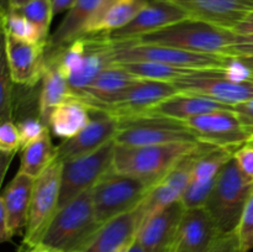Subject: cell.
I'll list each match as a JSON object with an SVG mask.
<instances>
[{
	"label": "cell",
	"mask_w": 253,
	"mask_h": 252,
	"mask_svg": "<svg viewBox=\"0 0 253 252\" xmlns=\"http://www.w3.org/2000/svg\"><path fill=\"white\" fill-rule=\"evenodd\" d=\"M46 53L56 59L76 98L101 72L115 64L114 43L108 34L84 35L61 49H46Z\"/></svg>",
	"instance_id": "1"
},
{
	"label": "cell",
	"mask_w": 253,
	"mask_h": 252,
	"mask_svg": "<svg viewBox=\"0 0 253 252\" xmlns=\"http://www.w3.org/2000/svg\"><path fill=\"white\" fill-rule=\"evenodd\" d=\"M198 142H174L153 146L116 145L113 168L116 172L137 178L153 188L180 160L199 147Z\"/></svg>",
	"instance_id": "2"
},
{
	"label": "cell",
	"mask_w": 253,
	"mask_h": 252,
	"mask_svg": "<svg viewBox=\"0 0 253 252\" xmlns=\"http://www.w3.org/2000/svg\"><path fill=\"white\" fill-rule=\"evenodd\" d=\"M236 39L237 34L234 30L216 26L194 17H187L133 41L145 44L170 46L199 53L230 56Z\"/></svg>",
	"instance_id": "3"
},
{
	"label": "cell",
	"mask_w": 253,
	"mask_h": 252,
	"mask_svg": "<svg viewBox=\"0 0 253 252\" xmlns=\"http://www.w3.org/2000/svg\"><path fill=\"white\" fill-rule=\"evenodd\" d=\"M100 227L90 189L56 212L41 242L63 252H81Z\"/></svg>",
	"instance_id": "4"
},
{
	"label": "cell",
	"mask_w": 253,
	"mask_h": 252,
	"mask_svg": "<svg viewBox=\"0 0 253 252\" xmlns=\"http://www.w3.org/2000/svg\"><path fill=\"white\" fill-rule=\"evenodd\" d=\"M180 93L198 94L235 106L253 98V79L234 57L227 69H199L172 82Z\"/></svg>",
	"instance_id": "5"
},
{
	"label": "cell",
	"mask_w": 253,
	"mask_h": 252,
	"mask_svg": "<svg viewBox=\"0 0 253 252\" xmlns=\"http://www.w3.org/2000/svg\"><path fill=\"white\" fill-rule=\"evenodd\" d=\"M252 192L253 182L242 173L232 157L220 172L204 205L222 235L236 232Z\"/></svg>",
	"instance_id": "6"
},
{
	"label": "cell",
	"mask_w": 253,
	"mask_h": 252,
	"mask_svg": "<svg viewBox=\"0 0 253 252\" xmlns=\"http://www.w3.org/2000/svg\"><path fill=\"white\" fill-rule=\"evenodd\" d=\"M113 41V40H111ZM114 63L150 61L189 69H227L234 63V57L226 54L199 53L170 46L145 44L130 41H113Z\"/></svg>",
	"instance_id": "7"
},
{
	"label": "cell",
	"mask_w": 253,
	"mask_h": 252,
	"mask_svg": "<svg viewBox=\"0 0 253 252\" xmlns=\"http://www.w3.org/2000/svg\"><path fill=\"white\" fill-rule=\"evenodd\" d=\"M152 188L111 168L91 189L96 219L101 225L137 209Z\"/></svg>",
	"instance_id": "8"
},
{
	"label": "cell",
	"mask_w": 253,
	"mask_h": 252,
	"mask_svg": "<svg viewBox=\"0 0 253 252\" xmlns=\"http://www.w3.org/2000/svg\"><path fill=\"white\" fill-rule=\"evenodd\" d=\"M114 141L116 145L123 146H153L198 142L199 140L184 121L157 114H145L120 119Z\"/></svg>",
	"instance_id": "9"
},
{
	"label": "cell",
	"mask_w": 253,
	"mask_h": 252,
	"mask_svg": "<svg viewBox=\"0 0 253 252\" xmlns=\"http://www.w3.org/2000/svg\"><path fill=\"white\" fill-rule=\"evenodd\" d=\"M115 146L113 140L90 155L62 162L58 210L82 193L93 189L94 185L113 168Z\"/></svg>",
	"instance_id": "10"
},
{
	"label": "cell",
	"mask_w": 253,
	"mask_h": 252,
	"mask_svg": "<svg viewBox=\"0 0 253 252\" xmlns=\"http://www.w3.org/2000/svg\"><path fill=\"white\" fill-rule=\"evenodd\" d=\"M61 172L62 163L54 161L39 178L35 179L29 217L25 227V252L41 242L47 227L58 210Z\"/></svg>",
	"instance_id": "11"
},
{
	"label": "cell",
	"mask_w": 253,
	"mask_h": 252,
	"mask_svg": "<svg viewBox=\"0 0 253 252\" xmlns=\"http://www.w3.org/2000/svg\"><path fill=\"white\" fill-rule=\"evenodd\" d=\"M184 123L200 142L216 147L237 150L253 137V133L241 123L234 109L211 111Z\"/></svg>",
	"instance_id": "12"
},
{
	"label": "cell",
	"mask_w": 253,
	"mask_h": 252,
	"mask_svg": "<svg viewBox=\"0 0 253 252\" xmlns=\"http://www.w3.org/2000/svg\"><path fill=\"white\" fill-rule=\"evenodd\" d=\"M211 145L202 142L199 147L185 156L177 163L174 168L151 189L142 204L136 209L138 217V226L151 215L156 214L160 210L165 209L168 205L182 200L183 194L187 189L192 178L193 167L199 158V156Z\"/></svg>",
	"instance_id": "13"
},
{
	"label": "cell",
	"mask_w": 253,
	"mask_h": 252,
	"mask_svg": "<svg viewBox=\"0 0 253 252\" xmlns=\"http://www.w3.org/2000/svg\"><path fill=\"white\" fill-rule=\"evenodd\" d=\"M177 93L179 91L172 82L138 78L116 100L96 111L109 114L118 120L145 115L163 100Z\"/></svg>",
	"instance_id": "14"
},
{
	"label": "cell",
	"mask_w": 253,
	"mask_h": 252,
	"mask_svg": "<svg viewBox=\"0 0 253 252\" xmlns=\"http://www.w3.org/2000/svg\"><path fill=\"white\" fill-rule=\"evenodd\" d=\"M91 110V109H90ZM119 120L103 111L91 110V121L73 137L66 138L56 146V161L66 162L90 155L115 138Z\"/></svg>",
	"instance_id": "15"
},
{
	"label": "cell",
	"mask_w": 253,
	"mask_h": 252,
	"mask_svg": "<svg viewBox=\"0 0 253 252\" xmlns=\"http://www.w3.org/2000/svg\"><path fill=\"white\" fill-rule=\"evenodd\" d=\"M236 150L210 146L195 162L192 178L182 197L185 209L204 207L219 178L220 172L234 157Z\"/></svg>",
	"instance_id": "16"
},
{
	"label": "cell",
	"mask_w": 253,
	"mask_h": 252,
	"mask_svg": "<svg viewBox=\"0 0 253 252\" xmlns=\"http://www.w3.org/2000/svg\"><path fill=\"white\" fill-rule=\"evenodd\" d=\"M185 207L182 200L148 216L138 226L136 241L145 252H173Z\"/></svg>",
	"instance_id": "17"
},
{
	"label": "cell",
	"mask_w": 253,
	"mask_h": 252,
	"mask_svg": "<svg viewBox=\"0 0 253 252\" xmlns=\"http://www.w3.org/2000/svg\"><path fill=\"white\" fill-rule=\"evenodd\" d=\"M4 57L14 83L32 86L46 68V44L31 43L4 34Z\"/></svg>",
	"instance_id": "18"
},
{
	"label": "cell",
	"mask_w": 253,
	"mask_h": 252,
	"mask_svg": "<svg viewBox=\"0 0 253 252\" xmlns=\"http://www.w3.org/2000/svg\"><path fill=\"white\" fill-rule=\"evenodd\" d=\"M190 17L184 10L169 0H148L147 5L138 12L132 21L121 29L110 32L113 41L137 40L174 22Z\"/></svg>",
	"instance_id": "19"
},
{
	"label": "cell",
	"mask_w": 253,
	"mask_h": 252,
	"mask_svg": "<svg viewBox=\"0 0 253 252\" xmlns=\"http://www.w3.org/2000/svg\"><path fill=\"white\" fill-rule=\"evenodd\" d=\"M190 17L235 30L253 12V0H169Z\"/></svg>",
	"instance_id": "20"
},
{
	"label": "cell",
	"mask_w": 253,
	"mask_h": 252,
	"mask_svg": "<svg viewBox=\"0 0 253 252\" xmlns=\"http://www.w3.org/2000/svg\"><path fill=\"white\" fill-rule=\"evenodd\" d=\"M220 236L222 234L207 208H190L183 214L175 250L207 252Z\"/></svg>",
	"instance_id": "21"
},
{
	"label": "cell",
	"mask_w": 253,
	"mask_h": 252,
	"mask_svg": "<svg viewBox=\"0 0 253 252\" xmlns=\"http://www.w3.org/2000/svg\"><path fill=\"white\" fill-rule=\"evenodd\" d=\"M106 0H76L73 6L67 11L54 32L49 35L47 51H56L68 46L71 42L84 36L86 29Z\"/></svg>",
	"instance_id": "22"
},
{
	"label": "cell",
	"mask_w": 253,
	"mask_h": 252,
	"mask_svg": "<svg viewBox=\"0 0 253 252\" xmlns=\"http://www.w3.org/2000/svg\"><path fill=\"white\" fill-rule=\"evenodd\" d=\"M137 79V77L132 76L119 64H113L101 72L98 78L77 98L85 103L91 110H100L116 100Z\"/></svg>",
	"instance_id": "23"
},
{
	"label": "cell",
	"mask_w": 253,
	"mask_h": 252,
	"mask_svg": "<svg viewBox=\"0 0 253 252\" xmlns=\"http://www.w3.org/2000/svg\"><path fill=\"white\" fill-rule=\"evenodd\" d=\"M34 184V178L19 172L0 197V207L6 214L7 225L12 237L26 227Z\"/></svg>",
	"instance_id": "24"
},
{
	"label": "cell",
	"mask_w": 253,
	"mask_h": 252,
	"mask_svg": "<svg viewBox=\"0 0 253 252\" xmlns=\"http://www.w3.org/2000/svg\"><path fill=\"white\" fill-rule=\"evenodd\" d=\"M137 230V211L126 212L101 225L99 231L81 252H115L132 244Z\"/></svg>",
	"instance_id": "25"
},
{
	"label": "cell",
	"mask_w": 253,
	"mask_h": 252,
	"mask_svg": "<svg viewBox=\"0 0 253 252\" xmlns=\"http://www.w3.org/2000/svg\"><path fill=\"white\" fill-rule=\"evenodd\" d=\"M234 109V106L219 103L216 100L190 93H177L175 95L166 99L147 114H157L166 118L185 121L195 116L204 115L216 110Z\"/></svg>",
	"instance_id": "26"
},
{
	"label": "cell",
	"mask_w": 253,
	"mask_h": 252,
	"mask_svg": "<svg viewBox=\"0 0 253 252\" xmlns=\"http://www.w3.org/2000/svg\"><path fill=\"white\" fill-rule=\"evenodd\" d=\"M76 98L58 63L46 53V68L42 76V88L40 94V118L48 126L49 115L61 104Z\"/></svg>",
	"instance_id": "27"
},
{
	"label": "cell",
	"mask_w": 253,
	"mask_h": 252,
	"mask_svg": "<svg viewBox=\"0 0 253 252\" xmlns=\"http://www.w3.org/2000/svg\"><path fill=\"white\" fill-rule=\"evenodd\" d=\"M148 0H106L86 29L85 35L110 34L135 19Z\"/></svg>",
	"instance_id": "28"
},
{
	"label": "cell",
	"mask_w": 253,
	"mask_h": 252,
	"mask_svg": "<svg viewBox=\"0 0 253 252\" xmlns=\"http://www.w3.org/2000/svg\"><path fill=\"white\" fill-rule=\"evenodd\" d=\"M91 121V110L78 98L64 101L49 115L48 128L63 140L81 132Z\"/></svg>",
	"instance_id": "29"
},
{
	"label": "cell",
	"mask_w": 253,
	"mask_h": 252,
	"mask_svg": "<svg viewBox=\"0 0 253 252\" xmlns=\"http://www.w3.org/2000/svg\"><path fill=\"white\" fill-rule=\"evenodd\" d=\"M56 161V147L52 145L49 128L37 140L22 147L19 172L29 177L39 178Z\"/></svg>",
	"instance_id": "30"
},
{
	"label": "cell",
	"mask_w": 253,
	"mask_h": 252,
	"mask_svg": "<svg viewBox=\"0 0 253 252\" xmlns=\"http://www.w3.org/2000/svg\"><path fill=\"white\" fill-rule=\"evenodd\" d=\"M130 72L132 76L141 79H151V81L162 82H174L175 79L184 77L187 74L193 73L198 69L180 68V67L168 66V64L158 63V62L150 61H135L124 62V63H115Z\"/></svg>",
	"instance_id": "31"
},
{
	"label": "cell",
	"mask_w": 253,
	"mask_h": 252,
	"mask_svg": "<svg viewBox=\"0 0 253 252\" xmlns=\"http://www.w3.org/2000/svg\"><path fill=\"white\" fill-rule=\"evenodd\" d=\"M1 26L5 35H10L15 39L31 43H41L47 46L48 37L44 36L43 32L36 25L32 24L17 10L7 9L1 11Z\"/></svg>",
	"instance_id": "32"
},
{
	"label": "cell",
	"mask_w": 253,
	"mask_h": 252,
	"mask_svg": "<svg viewBox=\"0 0 253 252\" xmlns=\"http://www.w3.org/2000/svg\"><path fill=\"white\" fill-rule=\"evenodd\" d=\"M17 11L24 15L27 20L36 25L44 36L49 39V25H51L53 14H52L51 0H31L22 6L17 7Z\"/></svg>",
	"instance_id": "33"
},
{
	"label": "cell",
	"mask_w": 253,
	"mask_h": 252,
	"mask_svg": "<svg viewBox=\"0 0 253 252\" xmlns=\"http://www.w3.org/2000/svg\"><path fill=\"white\" fill-rule=\"evenodd\" d=\"M12 79L2 54L1 73H0V119L9 121L12 118Z\"/></svg>",
	"instance_id": "34"
},
{
	"label": "cell",
	"mask_w": 253,
	"mask_h": 252,
	"mask_svg": "<svg viewBox=\"0 0 253 252\" xmlns=\"http://www.w3.org/2000/svg\"><path fill=\"white\" fill-rule=\"evenodd\" d=\"M236 234L242 252H249L253 249V192L242 212Z\"/></svg>",
	"instance_id": "35"
},
{
	"label": "cell",
	"mask_w": 253,
	"mask_h": 252,
	"mask_svg": "<svg viewBox=\"0 0 253 252\" xmlns=\"http://www.w3.org/2000/svg\"><path fill=\"white\" fill-rule=\"evenodd\" d=\"M20 148H22V143L17 125L12 120L2 121L0 125V150L1 152L16 153Z\"/></svg>",
	"instance_id": "36"
},
{
	"label": "cell",
	"mask_w": 253,
	"mask_h": 252,
	"mask_svg": "<svg viewBox=\"0 0 253 252\" xmlns=\"http://www.w3.org/2000/svg\"><path fill=\"white\" fill-rule=\"evenodd\" d=\"M17 128H19L22 147H24L32 141L41 137L48 130V126L41 120V118H26L21 123L17 124Z\"/></svg>",
	"instance_id": "37"
},
{
	"label": "cell",
	"mask_w": 253,
	"mask_h": 252,
	"mask_svg": "<svg viewBox=\"0 0 253 252\" xmlns=\"http://www.w3.org/2000/svg\"><path fill=\"white\" fill-rule=\"evenodd\" d=\"M234 158L242 173L253 182V138L235 151Z\"/></svg>",
	"instance_id": "38"
},
{
	"label": "cell",
	"mask_w": 253,
	"mask_h": 252,
	"mask_svg": "<svg viewBox=\"0 0 253 252\" xmlns=\"http://www.w3.org/2000/svg\"><path fill=\"white\" fill-rule=\"evenodd\" d=\"M231 57H253V34H237L236 42L231 47Z\"/></svg>",
	"instance_id": "39"
},
{
	"label": "cell",
	"mask_w": 253,
	"mask_h": 252,
	"mask_svg": "<svg viewBox=\"0 0 253 252\" xmlns=\"http://www.w3.org/2000/svg\"><path fill=\"white\" fill-rule=\"evenodd\" d=\"M207 252H242L236 232L220 236V239Z\"/></svg>",
	"instance_id": "40"
},
{
	"label": "cell",
	"mask_w": 253,
	"mask_h": 252,
	"mask_svg": "<svg viewBox=\"0 0 253 252\" xmlns=\"http://www.w3.org/2000/svg\"><path fill=\"white\" fill-rule=\"evenodd\" d=\"M234 111L239 116L241 123L253 133V98L244 103L236 104L234 106Z\"/></svg>",
	"instance_id": "41"
},
{
	"label": "cell",
	"mask_w": 253,
	"mask_h": 252,
	"mask_svg": "<svg viewBox=\"0 0 253 252\" xmlns=\"http://www.w3.org/2000/svg\"><path fill=\"white\" fill-rule=\"evenodd\" d=\"M76 2V0H51V6H52V14L53 17L57 15L62 14L64 11H68L73 4Z\"/></svg>",
	"instance_id": "42"
},
{
	"label": "cell",
	"mask_w": 253,
	"mask_h": 252,
	"mask_svg": "<svg viewBox=\"0 0 253 252\" xmlns=\"http://www.w3.org/2000/svg\"><path fill=\"white\" fill-rule=\"evenodd\" d=\"M236 34H253V12L249 15L242 22H240L234 30Z\"/></svg>",
	"instance_id": "43"
},
{
	"label": "cell",
	"mask_w": 253,
	"mask_h": 252,
	"mask_svg": "<svg viewBox=\"0 0 253 252\" xmlns=\"http://www.w3.org/2000/svg\"><path fill=\"white\" fill-rule=\"evenodd\" d=\"M249 73L250 78L253 79V57H235Z\"/></svg>",
	"instance_id": "44"
},
{
	"label": "cell",
	"mask_w": 253,
	"mask_h": 252,
	"mask_svg": "<svg viewBox=\"0 0 253 252\" xmlns=\"http://www.w3.org/2000/svg\"><path fill=\"white\" fill-rule=\"evenodd\" d=\"M27 252H63V251H61V250L56 249V247L53 246H49V245L43 244V242H40V244L35 245L34 247H31Z\"/></svg>",
	"instance_id": "45"
},
{
	"label": "cell",
	"mask_w": 253,
	"mask_h": 252,
	"mask_svg": "<svg viewBox=\"0 0 253 252\" xmlns=\"http://www.w3.org/2000/svg\"><path fill=\"white\" fill-rule=\"evenodd\" d=\"M127 252H145V251H143L142 246H141V245L138 244V242L136 241V239H135V240H133L132 244L130 245V247H128Z\"/></svg>",
	"instance_id": "46"
},
{
	"label": "cell",
	"mask_w": 253,
	"mask_h": 252,
	"mask_svg": "<svg viewBox=\"0 0 253 252\" xmlns=\"http://www.w3.org/2000/svg\"><path fill=\"white\" fill-rule=\"evenodd\" d=\"M29 1H31V0H11L9 9H17V7L22 6V5H25Z\"/></svg>",
	"instance_id": "47"
},
{
	"label": "cell",
	"mask_w": 253,
	"mask_h": 252,
	"mask_svg": "<svg viewBox=\"0 0 253 252\" xmlns=\"http://www.w3.org/2000/svg\"><path fill=\"white\" fill-rule=\"evenodd\" d=\"M10 1H11V0H0V2H1V11L9 9Z\"/></svg>",
	"instance_id": "48"
},
{
	"label": "cell",
	"mask_w": 253,
	"mask_h": 252,
	"mask_svg": "<svg viewBox=\"0 0 253 252\" xmlns=\"http://www.w3.org/2000/svg\"><path fill=\"white\" fill-rule=\"evenodd\" d=\"M128 247H130V245H128V246H125V247H121L120 250H118V251H115V252H127Z\"/></svg>",
	"instance_id": "49"
},
{
	"label": "cell",
	"mask_w": 253,
	"mask_h": 252,
	"mask_svg": "<svg viewBox=\"0 0 253 252\" xmlns=\"http://www.w3.org/2000/svg\"><path fill=\"white\" fill-rule=\"evenodd\" d=\"M173 252H187V251H183V250H174Z\"/></svg>",
	"instance_id": "50"
},
{
	"label": "cell",
	"mask_w": 253,
	"mask_h": 252,
	"mask_svg": "<svg viewBox=\"0 0 253 252\" xmlns=\"http://www.w3.org/2000/svg\"><path fill=\"white\" fill-rule=\"evenodd\" d=\"M252 138H253V137H252Z\"/></svg>",
	"instance_id": "51"
}]
</instances>
